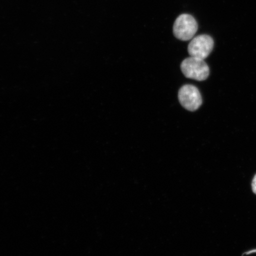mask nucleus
I'll return each mask as SVG.
<instances>
[{"instance_id": "7ed1b4c3", "label": "nucleus", "mask_w": 256, "mask_h": 256, "mask_svg": "<svg viewBox=\"0 0 256 256\" xmlns=\"http://www.w3.org/2000/svg\"><path fill=\"white\" fill-rule=\"evenodd\" d=\"M178 98L182 106L188 111H196L202 104L200 92L193 85L184 86L178 92Z\"/></svg>"}, {"instance_id": "f257e3e1", "label": "nucleus", "mask_w": 256, "mask_h": 256, "mask_svg": "<svg viewBox=\"0 0 256 256\" xmlns=\"http://www.w3.org/2000/svg\"><path fill=\"white\" fill-rule=\"evenodd\" d=\"M181 70L188 78L204 81L210 75V68L204 60L190 56L186 58L181 64Z\"/></svg>"}, {"instance_id": "20e7f679", "label": "nucleus", "mask_w": 256, "mask_h": 256, "mask_svg": "<svg viewBox=\"0 0 256 256\" xmlns=\"http://www.w3.org/2000/svg\"><path fill=\"white\" fill-rule=\"evenodd\" d=\"M214 46V40L209 35H199L188 44V52L190 56L204 60L210 55Z\"/></svg>"}, {"instance_id": "39448f33", "label": "nucleus", "mask_w": 256, "mask_h": 256, "mask_svg": "<svg viewBox=\"0 0 256 256\" xmlns=\"http://www.w3.org/2000/svg\"><path fill=\"white\" fill-rule=\"evenodd\" d=\"M252 192L256 194V174L254 176V179H252Z\"/></svg>"}, {"instance_id": "f03ea898", "label": "nucleus", "mask_w": 256, "mask_h": 256, "mask_svg": "<svg viewBox=\"0 0 256 256\" xmlns=\"http://www.w3.org/2000/svg\"><path fill=\"white\" fill-rule=\"evenodd\" d=\"M198 30V24L193 16L188 14L179 16L174 25V34L178 40L187 41L193 38Z\"/></svg>"}, {"instance_id": "423d86ee", "label": "nucleus", "mask_w": 256, "mask_h": 256, "mask_svg": "<svg viewBox=\"0 0 256 256\" xmlns=\"http://www.w3.org/2000/svg\"><path fill=\"white\" fill-rule=\"evenodd\" d=\"M254 252H256V249L252 250L249 251L248 252H245V254H254Z\"/></svg>"}]
</instances>
